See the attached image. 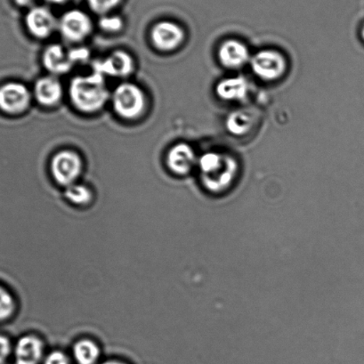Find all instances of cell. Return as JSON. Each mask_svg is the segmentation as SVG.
Segmentation results:
<instances>
[{
	"mask_svg": "<svg viewBox=\"0 0 364 364\" xmlns=\"http://www.w3.org/2000/svg\"><path fill=\"white\" fill-rule=\"evenodd\" d=\"M254 125H255L254 116L242 109L232 112L226 120V128L230 133L235 136H245L252 130Z\"/></svg>",
	"mask_w": 364,
	"mask_h": 364,
	"instance_id": "cell-17",
	"label": "cell"
},
{
	"mask_svg": "<svg viewBox=\"0 0 364 364\" xmlns=\"http://www.w3.org/2000/svg\"><path fill=\"white\" fill-rule=\"evenodd\" d=\"M15 1L20 6H30L33 4L35 0H15Z\"/></svg>",
	"mask_w": 364,
	"mask_h": 364,
	"instance_id": "cell-26",
	"label": "cell"
},
{
	"mask_svg": "<svg viewBox=\"0 0 364 364\" xmlns=\"http://www.w3.org/2000/svg\"><path fill=\"white\" fill-rule=\"evenodd\" d=\"M73 356L77 364H95L100 356V349L94 341L82 339L74 345Z\"/></svg>",
	"mask_w": 364,
	"mask_h": 364,
	"instance_id": "cell-18",
	"label": "cell"
},
{
	"mask_svg": "<svg viewBox=\"0 0 364 364\" xmlns=\"http://www.w3.org/2000/svg\"><path fill=\"white\" fill-rule=\"evenodd\" d=\"M65 196L67 200L77 206H86L92 200V193L90 188L80 183L66 187Z\"/></svg>",
	"mask_w": 364,
	"mask_h": 364,
	"instance_id": "cell-19",
	"label": "cell"
},
{
	"mask_svg": "<svg viewBox=\"0 0 364 364\" xmlns=\"http://www.w3.org/2000/svg\"><path fill=\"white\" fill-rule=\"evenodd\" d=\"M112 104L117 114L126 119L139 118L146 108V97L139 86L122 83L112 95Z\"/></svg>",
	"mask_w": 364,
	"mask_h": 364,
	"instance_id": "cell-3",
	"label": "cell"
},
{
	"mask_svg": "<svg viewBox=\"0 0 364 364\" xmlns=\"http://www.w3.org/2000/svg\"><path fill=\"white\" fill-rule=\"evenodd\" d=\"M16 300L11 292L0 284V323L11 319L16 313Z\"/></svg>",
	"mask_w": 364,
	"mask_h": 364,
	"instance_id": "cell-20",
	"label": "cell"
},
{
	"mask_svg": "<svg viewBox=\"0 0 364 364\" xmlns=\"http://www.w3.org/2000/svg\"><path fill=\"white\" fill-rule=\"evenodd\" d=\"M13 346L6 336L0 334V364H6L13 352Z\"/></svg>",
	"mask_w": 364,
	"mask_h": 364,
	"instance_id": "cell-23",
	"label": "cell"
},
{
	"mask_svg": "<svg viewBox=\"0 0 364 364\" xmlns=\"http://www.w3.org/2000/svg\"><path fill=\"white\" fill-rule=\"evenodd\" d=\"M250 90L248 81L243 77H231L224 79L215 87L218 97L225 101H242Z\"/></svg>",
	"mask_w": 364,
	"mask_h": 364,
	"instance_id": "cell-16",
	"label": "cell"
},
{
	"mask_svg": "<svg viewBox=\"0 0 364 364\" xmlns=\"http://www.w3.org/2000/svg\"><path fill=\"white\" fill-rule=\"evenodd\" d=\"M16 364H38L43 356V343L33 335L23 336L13 349Z\"/></svg>",
	"mask_w": 364,
	"mask_h": 364,
	"instance_id": "cell-11",
	"label": "cell"
},
{
	"mask_svg": "<svg viewBox=\"0 0 364 364\" xmlns=\"http://www.w3.org/2000/svg\"><path fill=\"white\" fill-rule=\"evenodd\" d=\"M46 1L54 3V4H62V3L65 2L66 0H46Z\"/></svg>",
	"mask_w": 364,
	"mask_h": 364,
	"instance_id": "cell-27",
	"label": "cell"
},
{
	"mask_svg": "<svg viewBox=\"0 0 364 364\" xmlns=\"http://www.w3.org/2000/svg\"><path fill=\"white\" fill-rule=\"evenodd\" d=\"M82 161L75 151H59L52 159L51 173L58 185L68 187L76 183L82 171Z\"/></svg>",
	"mask_w": 364,
	"mask_h": 364,
	"instance_id": "cell-4",
	"label": "cell"
},
{
	"mask_svg": "<svg viewBox=\"0 0 364 364\" xmlns=\"http://www.w3.org/2000/svg\"><path fill=\"white\" fill-rule=\"evenodd\" d=\"M133 58L128 53L117 50L104 60L93 63L94 73L105 77H124L133 73Z\"/></svg>",
	"mask_w": 364,
	"mask_h": 364,
	"instance_id": "cell-8",
	"label": "cell"
},
{
	"mask_svg": "<svg viewBox=\"0 0 364 364\" xmlns=\"http://www.w3.org/2000/svg\"><path fill=\"white\" fill-rule=\"evenodd\" d=\"M218 58L226 68L238 69L248 63L249 49L239 41H226L218 49Z\"/></svg>",
	"mask_w": 364,
	"mask_h": 364,
	"instance_id": "cell-13",
	"label": "cell"
},
{
	"mask_svg": "<svg viewBox=\"0 0 364 364\" xmlns=\"http://www.w3.org/2000/svg\"><path fill=\"white\" fill-rule=\"evenodd\" d=\"M34 95L41 105L51 107L58 105L63 97V87L55 77H41L35 85Z\"/></svg>",
	"mask_w": 364,
	"mask_h": 364,
	"instance_id": "cell-14",
	"label": "cell"
},
{
	"mask_svg": "<svg viewBox=\"0 0 364 364\" xmlns=\"http://www.w3.org/2000/svg\"><path fill=\"white\" fill-rule=\"evenodd\" d=\"M70 100L79 111L97 112L109 100V94L105 77L97 73L74 77L70 85Z\"/></svg>",
	"mask_w": 364,
	"mask_h": 364,
	"instance_id": "cell-2",
	"label": "cell"
},
{
	"mask_svg": "<svg viewBox=\"0 0 364 364\" xmlns=\"http://www.w3.org/2000/svg\"><path fill=\"white\" fill-rule=\"evenodd\" d=\"M102 364H125V363H119V362H115V360H109V362H105V363H102Z\"/></svg>",
	"mask_w": 364,
	"mask_h": 364,
	"instance_id": "cell-28",
	"label": "cell"
},
{
	"mask_svg": "<svg viewBox=\"0 0 364 364\" xmlns=\"http://www.w3.org/2000/svg\"><path fill=\"white\" fill-rule=\"evenodd\" d=\"M154 47L161 51H173L185 41V31L178 24L168 21L155 24L151 33Z\"/></svg>",
	"mask_w": 364,
	"mask_h": 364,
	"instance_id": "cell-9",
	"label": "cell"
},
{
	"mask_svg": "<svg viewBox=\"0 0 364 364\" xmlns=\"http://www.w3.org/2000/svg\"><path fill=\"white\" fill-rule=\"evenodd\" d=\"M70 61L73 63H86L90 58V51L85 48H73L68 51Z\"/></svg>",
	"mask_w": 364,
	"mask_h": 364,
	"instance_id": "cell-24",
	"label": "cell"
},
{
	"mask_svg": "<svg viewBox=\"0 0 364 364\" xmlns=\"http://www.w3.org/2000/svg\"><path fill=\"white\" fill-rule=\"evenodd\" d=\"M6 364H8V363H6Z\"/></svg>",
	"mask_w": 364,
	"mask_h": 364,
	"instance_id": "cell-30",
	"label": "cell"
},
{
	"mask_svg": "<svg viewBox=\"0 0 364 364\" xmlns=\"http://www.w3.org/2000/svg\"><path fill=\"white\" fill-rule=\"evenodd\" d=\"M200 182L208 193L220 196L235 185L239 166L231 155L208 151L199 161Z\"/></svg>",
	"mask_w": 364,
	"mask_h": 364,
	"instance_id": "cell-1",
	"label": "cell"
},
{
	"mask_svg": "<svg viewBox=\"0 0 364 364\" xmlns=\"http://www.w3.org/2000/svg\"><path fill=\"white\" fill-rule=\"evenodd\" d=\"M90 9L98 15L106 16L122 1V0H87Z\"/></svg>",
	"mask_w": 364,
	"mask_h": 364,
	"instance_id": "cell-21",
	"label": "cell"
},
{
	"mask_svg": "<svg viewBox=\"0 0 364 364\" xmlns=\"http://www.w3.org/2000/svg\"><path fill=\"white\" fill-rule=\"evenodd\" d=\"M31 102V95L23 84L9 82L0 87V111L6 114H22Z\"/></svg>",
	"mask_w": 364,
	"mask_h": 364,
	"instance_id": "cell-6",
	"label": "cell"
},
{
	"mask_svg": "<svg viewBox=\"0 0 364 364\" xmlns=\"http://www.w3.org/2000/svg\"><path fill=\"white\" fill-rule=\"evenodd\" d=\"M26 23L28 31L38 38H48L58 26L53 14L41 6L30 10Z\"/></svg>",
	"mask_w": 364,
	"mask_h": 364,
	"instance_id": "cell-10",
	"label": "cell"
},
{
	"mask_svg": "<svg viewBox=\"0 0 364 364\" xmlns=\"http://www.w3.org/2000/svg\"><path fill=\"white\" fill-rule=\"evenodd\" d=\"M58 26L63 38L74 43L84 41L93 28L90 17L80 10H70L65 13Z\"/></svg>",
	"mask_w": 364,
	"mask_h": 364,
	"instance_id": "cell-7",
	"label": "cell"
},
{
	"mask_svg": "<svg viewBox=\"0 0 364 364\" xmlns=\"http://www.w3.org/2000/svg\"><path fill=\"white\" fill-rule=\"evenodd\" d=\"M250 65L253 73L266 81H274L281 79L287 69V62L280 52L266 49L257 52L250 59Z\"/></svg>",
	"mask_w": 364,
	"mask_h": 364,
	"instance_id": "cell-5",
	"label": "cell"
},
{
	"mask_svg": "<svg viewBox=\"0 0 364 364\" xmlns=\"http://www.w3.org/2000/svg\"><path fill=\"white\" fill-rule=\"evenodd\" d=\"M362 37H363V40L364 41V26H363V30H362Z\"/></svg>",
	"mask_w": 364,
	"mask_h": 364,
	"instance_id": "cell-29",
	"label": "cell"
},
{
	"mask_svg": "<svg viewBox=\"0 0 364 364\" xmlns=\"http://www.w3.org/2000/svg\"><path fill=\"white\" fill-rule=\"evenodd\" d=\"M99 26L102 30L107 31V33H118L122 29L123 22L122 18L118 16H104L99 21Z\"/></svg>",
	"mask_w": 364,
	"mask_h": 364,
	"instance_id": "cell-22",
	"label": "cell"
},
{
	"mask_svg": "<svg viewBox=\"0 0 364 364\" xmlns=\"http://www.w3.org/2000/svg\"><path fill=\"white\" fill-rule=\"evenodd\" d=\"M42 60L46 68L55 75L69 73L73 66L68 52L60 45L49 46L46 49Z\"/></svg>",
	"mask_w": 364,
	"mask_h": 364,
	"instance_id": "cell-15",
	"label": "cell"
},
{
	"mask_svg": "<svg viewBox=\"0 0 364 364\" xmlns=\"http://www.w3.org/2000/svg\"><path fill=\"white\" fill-rule=\"evenodd\" d=\"M44 364H70V360L65 353L54 351L46 357Z\"/></svg>",
	"mask_w": 364,
	"mask_h": 364,
	"instance_id": "cell-25",
	"label": "cell"
},
{
	"mask_svg": "<svg viewBox=\"0 0 364 364\" xmlns=\"http://www.w3.org/2000/svg\"><path fill=\"white\" fill-rule=\"evenodd\" d=\"M196 164V155L193 148L186 144H178L169 150L167 164L176 175L185 176L192 171Z\"/></svg>",
	"mask_w": 364,
	"mask_h": 364,
	"instance_id": "cell-12",
	"label": "cell"
}]
</instances>
